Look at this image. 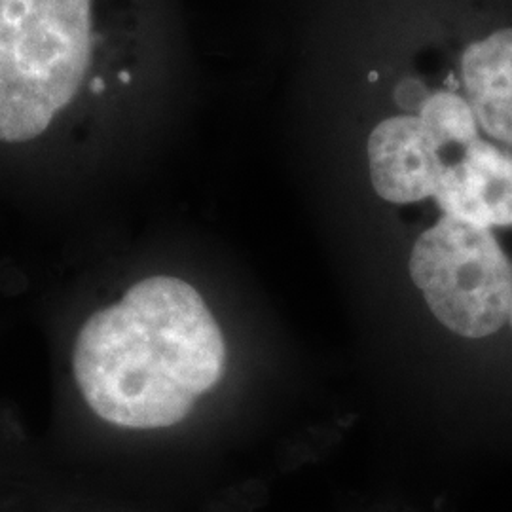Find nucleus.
Instances as JSON below:
<instances>
[{"label": "nucleus", "mask_w": 512, "mask_h": 512, "mask_svg": "<svg viewBox=\"0 0 512 512\" xmlns=\"http://www.w3.org/2000/svg\"><path fill=\"white\" fill-rule=\"evenodd\" d=\"M74 378L101 420L128 429L171 427L219 385L226 344L200 293L154 275L93 313L80 330Z\"/></svg>", "instance_id": "nucleus-1"}, {"label": "nucleus", "mask_w": 512, "mask_h": 512, "mask_svg": "<svg viewBox=\"0 0 512 512\" xmlns=\"http://www.w3.org/2000/svg\"><path fill=\"white\" fill-rule=\"evenodd\" d=\"M92 0H0V143L40 137L78 92Z\"/></svg>", "instance_id": "nucleus-2"}, {"label": "nucleus", "mask_w": 512, "mask_h": 512, "mask_svg": "<svg viewBox=\"0 0 512 512\" xmlns=\"http://www.w3.org/2000/svg\"><path fill=\"white\" fill-rule=\"evenodd\" d=\"M440 325L465 338H486L507 323L512 266L492 230L448 217L421 234L408 260Z\"/></svg>", "instance_id": "nucleus-3"}, {"label": "nucleus", "mask_w": 512, "mask_h": 512, "mask_svg": "<svg viewBox=\"0 0 512 512\" xmlns=\"http://www.w3.org/2000/svg\"><path fill=\"white\" fill-rule=\"evenodd\" d=\"M439 152L420 118L384 120L368 139L374 190L391 203L421 202L435 196L444 171Z\"/></svg>", "instance_id": "nucleus-4"}, {"label": "nucleus", "mask_w": 512, "mask_h": 512, "mask_svg": "<svg viewBox=\"0 0 512 512\" xmlns=\"http://www.w3.org/2000/svg\"><path fill=\"white\" fill-rule=\"evenodd\" d=\"M435 198L448 217L488 230L512 226V154L476 139L444 165Z\"/></svg>", "instance_id": "nucleus-5"}, {"label": "nucleus", "mask_w": 512, "mask_h": 512, "mask_svg": "<svg viewBox=\"0 0 512 512\" xmlns=\"http://www.w3.org/2000/svg\"><path fill=\"white\" fill-rule=\"evenodd\" d=\"M463 82L476 122L512 143V29L473 44L463 57Z\"/></svg>", "instance_id": "nucleus-6"}, {"label": "nucleus", "mask_w": 512, "mask_h": 512, "mask_svg": "<svg viewBox=\"0 0 512 512\" xmlns=\"http://www.w3.org/2000/svg\"><path fill=\"white\" fill-rule=\"evenodd\" d=\"M420 120L439 148H465L478 139L475 112L456 93L442 92L429 97L423 103Z\"/></svg>", "instance_id": "nucleus-7"}, {"label": "nucleus", "mask_w": 512, "mask_h": 512, "mask_svg": "<svg viewBox=\"0 0 512 512\" xmlns=\"http://www.w3.org/2000/svg\"><path fill=\"white\" fill-rule=\"evenodd\" d=\"M103 88H105V82H103L99 76H95L92 82H90V90H92L93 93H99Z\"/></svg>", "instance_id": "nucleus-8"}, {"label": "nucleus", "mask_w": 512, "mask_h": 512, "mask_svg": "<svg viewBox=\"0 0 512 512\" xmlns=\"http://www.w3.org/2000/svg\"><path fill=\"white\" fill-rule=\"evenodd\" d=\"M507 323L512 327V291L511 298H509V311H507Z\"/></svg>", "instance_id": "nucleus-9"}, {"label": "nucleus", "mask_w": 512, "mask_h": 512, "mask_svg": "<svg viewBox=\"0 0 512 512\" xmlns=\"http://www.w3.org/2000/svg\"><path fill=\"white\" fill-rule=\"evenodd\" d=\"M129 80H131V74H129L128 71H122V73H120V82L128 84Z\"/></svg>", "instance_id": "nucleus-10"}]
</instances>
